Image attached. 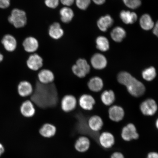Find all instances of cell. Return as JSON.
<instances>
[{
	"mask_svg": "<svg viewBox=\"0 0 158 158\" xmlns=\"http://www.w3.org/2000/svg\"><path fill=\"white\" fill-rule=\"evenodd\" d=\"M33 92L32 85L26 81L20 82L18 86V92L20 96L26 97L32 94Z\"/></svg>",
	"mask_w": 158,
	"mask_h": 158,
	"instance_id": "8fae6325",
	"label": "cell"
},
{
	"mask_svg": "<svg viewBox=\"0 0 158 158\" xmlns=\"http://www.w3.org/2000/svg\"><path fill=\"white\" fill-rule=\"evenodd\" d=\"M101 100L102 102L106 106L111 105L115 100V95L113 91H105L102 94Z\"/></svg>",
	"mask_w": 158,
	"mask_h": 158,
	"instance_id": "4316f807",
	"label": "cell"
},
{
	"mask_svg": "<svg viewBox=\"0 0 158 158\" xmlns=\"http://www.w3.org/2000/svg\"><path fill=\"white\" fill-rule=\"evenodd\" d=\"M27 20L25 12L18 9L13 10L8 18L9 22L16 28L24 27L26 24Z\"/></svg>",
	"mask_w": 158,
	"mask_h": 158,
	"instance_id": "3957f363",
	"label": "cell"
},
{
	"mask_svg": "<svg viewBox=\"0 0 158 158\" xmlns=\"http://www.w3.org/2000/svg\"><path fill=\"white\" fill-rule=\"evenodd\" d=\"M147 158H158V154L155 152H152L148 154Z\"/></svg>",
	"mask_w": 158,
	"mask_h": 158,
	"instance_id": "8d00e7d4",
	"label": "cell"
},
{
	"mask_svg": "<svg viewBox=\"0 0 158 158\" xmlns=\"http://www.w3.org/2000/svg\"><path fill=\"white\" fill-rule=\"evenodd\" d=\"M63 5L67 6H70L74 3V0H60Z\"/></svg>",
	"mask_w": 158,
	"mask_h": 158,
	"instance_id": "e575fe53",
	"label": "cell"
},
{
	"mask_svg": "<svg viewBox=\"0 0 158 158\" xmlns=\"http://www.w3.org/2000/svg\"><path fill=\"white\" fill-rule=\"evenodd\" d=\"M56 128L55 126L50 123H45L39 130V133L43 137L51 138L55 135Z\"/></svg>",
	"mask_w": 158,
	"mask_h": 158,
	"instance_id": "e0dca14e",
	"label": "cell"
},
{
	"mask_svg": "<svg viewBox=\"0 0 158 158\" xmlns=\"http://www.w3.org/2000/svg\"><path fill=\"white\" fill-rule=\"evenodd\" d=\"M28 68L33 71H37L43 65V60L41 57L37 54L31 55L27 61Z\"/></svg>",
	"mask_w": 158,
	"mask_h": 158,
	"instance_id": "ba28073f",
	"label": "cell"
},
{
	"mask_svg": "<svg viewBox=\"0 0 158 158\" xmlns=\"http://www.w3.org/2000/svg\"><path fill=\"white\" fill-rule=\"evenodd\" d=\"M31 99L37 106L42 108L55 106L58 103V96L55 85L37 82Z\"/></svg>",
	"mask_w": 158,
	"mask_h": 158,
	"instance_id": "6da1fadb",
	"label": "cell"
},
{
	"mask_svg": "<svg viewBox=\"0 0 158 158\" xmlns=\"http://www.w3.org/2000/svg\"><path fill=\"white\" fill-rule=\"evenodd\" d=\"M61 20L64 23L70 22L74 17V12L69 8L64 7L61 9L60 10Z\"/></svg>",
	"mask_w": 158,
	"mask_h": 158,
	"instance_id": "83f0119b",
	"label": "cell"
},
{
	"mask_svg": "<svg viewBox=\"0 0 158 158\" xmlns=\"http://www.w3.org/2000/svg\"><path fill=\"white\" fill-rule=\"evenodd\" d=\"M90 66L86 60L80 59L77 60L76 64L73 66L72 70L73 73L80 78H83L89 73Z\"/></svg>",
	"mask_w": 158,
	"mask_h": 158,
	"instance_id": "277c9868",
	"label": "cell"
},
{
	"mask_svg": "<svg viewBox=\"0 0 158 158\" xmlns=\"http://www.w3.org/2000/svg\"><path fill=\"white\" fill-rule=\"evenodd\" d=\"M111 38L117 42H121L126 36V31L122 27H116L110 33Z\"/></svg>",
	"mask_w": 158,
	"mask_h": 158,
	"instance_id": "d4e9b609",
	"label": "cell"
},
{
	"mask_svg": "<svg viewBox=\"0 0 158 158\" xmlns=\"http://www.w3.org/2000/svg\"><path fill=\"white\" fill-rule=\"evenodd\" d=\"M95 103L94 98L90 95H82L79 99V104L81 107L84 110H92Z\"/></svg>",
	"mask_w": 158,
	"mask_h": 158,
	"instance_id": "9a60e30c",
	"label": "cell"
},
{
	"mask_svg": "<svg viewBox=\"0 0 158 158\" xmlns=\"http://www.w3.org/2000/svg\"><path fill=\"white\" fill-rule=\"evenodd\" d=\"M96 47L102 51H107L109 49L110 44L106 37L100 36L98 37L96 40Z\"/></svg>",
	"mask_w": 158,
	"mask_h": 158,
	"instance_id": "f1b7e54d",
	"label": "cell"
},
{
	"mask_svg": "<svg viewBox=\"0 0 158 158\" xmlns=\"http://www.w3.org/2000/svg\"><path fill=\"white\" fill-rule=\"evenodd\" d=\"M140 110L144 115H153L157 111V104L155 100L152 99H149L145 101L141 104Z\"/></svg>",
	"mask_w": 158,
	"mask_h": 158,
	"instance_id": "8992f818",
	"label": "cell"
},
{
	"mask_svg": "<svg viewBox=\"0 0 158 158\" xmlns=\"http://www.w3.org/2000/svg\"><path fill=\"white\" fill-rule=\"evenodd\" d=\"M88 86L91 90L98 92L101 90L103 86L102 79L99 77H95L90 79L88 83Z\"/></svg>",
	"mask_w": 158,
	"mask_h": 158,
	"instance_id": "603a6c76",
	"label": "cell"
},
{
	"mask_svg": "<svg viewBox=\"0 0 158 158\" xmlns=\"http://www.w3.org/2000/svg\"><path fill=\"white\" fill-rule=\"evenodd\" d=\"M153 33L154 35L157 36L158 35V23L155 25L153 30Z\"/></svg>",
	"mask_w": 158,
	"mask_h": 158,
	"instance_id": "f35d334b",
	"label": "cell"
},
{
	"mask_svg": "<svg viewBox=\"0 0 158 158\" xmlns=\"http://www.w3.org/2000/svg\"><path fill=\"white\" fill-rule=\"evenodd\" d=\"M109 116L110 119L114 122L120 121L123 119L124 113L123 109L120 106H112L109 110Z\"/></svg>",
	"mask_w": 158,
	"mask_h": 158,
	"instance_id": "5bb4252c",
	"label": "cell"
},
{
	"mask_svg": "<svg viewBox=\"0 0 158 158\" xmlns=\"http://www.w3.org/2000/svg\"><path fill=\"white\" fill-rule=\"evenodd\" d=\"M124 4L131 9H135L141 5V0H123Z\"/></svg>",
	"mask_w": 158,
	"mask_h": 158,
	"instance_id": "4dcf8cb0",
	"label": "cell"
},
{
	"mask_svg": "<svg viewBox=\"0 0 158 158\" xmlns=\"http://www.w3.org/2000/svg\"><path fill=\"white\" fill-rule=\"evenodd\" d=\"M91 63L94 68L98 70H101L106 68L107 65V60L103 55L98 53L92 57Z\"/></svg>",
	"mask_w": 158,
	"mask_h": 158,
	"instance_id": "30bf717a",
	"label": "cell"
},
{
	"mask_svg": "<svg viewBox=\"0 0 158 158\" xmlns=\"http://www.w3.org/2000/svg\"><path fill=\"white\" fill-rule=\"evenodd\" d=\"M5 149L3 146L0 143V156L4 152Z\"/></svg>",
	"mask_w": 158,
	"mask_h": 158,
	"instance_id": "ab89813d",
	"label": "cell"
},
{
	"mask_svg": "<svg viewBox=\"0 0 158 158\" xmlns=\"http://www.w3.org/2000/svg\"><path fill=\"white\" fill-rule=\"evenodd\" d=\"M156 126L158 128V120H157L156 123Z\"/></svg>",
	"mask_w": 158,
	"mask_h": 158,
	"instance_id": "b9f144b4",
	"label": "cell"
},
{
	"mask_svg": "<svg viewBox=\"0 0 158 158\" xmlns=\"http://www.w3.org/2000/svg\"><path fill=\"white\" fill-rule=\"evenodd\" d=\"M117 79L118 82L125 86L129 93L134 97H139L145 91L144 85L129 73L120 72L118 75Z\"/></svg>",
	"mask_w": 158,
	"mask_h": 158,
	"instance_id": "7a4b0ae2",
	"label": "cell"
},
{
	"mask_svg": "<svg viewBox=\"0 0 158 158\" xmlns=\"http://www.w3.org/2000/svg\"><path fill=\"white\" fill-rule=\"evenodd\" d=\"M139 23L142 28L146 31L149 30L154 27V23L149 15L145 14L142 16Z\"/></svg>",
	"mask_w": 158,
	"mask_h": 158,
	"instance_id": "484cf974",
	"label": "cell"
},
{
	"mask_svg": "<svg viewBox=\"0 0 158 158\" xmlns=\"http://www.w3.org/2000/svg\"><path fill=\"white\" fill-rule=\"evenodd\" d=\"M89 128L94 132H98L101 129L103 126V121L99 116H94L89 119L88 122Z\"/></svg>",
	"mask_w": 158,
	"mask_h": 158,
	"instance_id": "d6986e66",
	"label": "cell"
},
{
	"mask_svg": "<svg viewBox=\"0 0 158 158\" xmlns=\"http://www.w3.org/2000/svg\"><path fill=\"white\" fill-rule=\"evenodd\" d=\"M10 5V0H0V8H7Z\"/></svg>",
	"mask_w": 158,
	"mask_h": 158,
	"instance_id": "836d02e7",
	"label": "cell"
},
{
	"mask_svg": "<svg viewBox=\"0 0 158 158\" xmlns=\"http://www.w3.org/2000/svg\"><path fill=\"white\" fill-rule=\"evenodd\" d=\"M23 46L27 52H33L38 49L39 43L38 41L34 37H29L23 41Z\"/></svg>",
	"mask_w": 158,
	"mask_h": 158,
	"instance_id": "44dd1931",
	"label": "cell"
},
{
	"mask_svg": "<svg viewBox=\"0 0 158 158\" xmlns=\"http://www.w3.org/2000/svg\"><path fill=\"white\" fill-rule=\"evenodd\" d=\"M121 136L124 141H129L133 139H137L139 136L135 126L133 124L130 123L122 129Z\"/></svg>",
	"mask_w": 158,
	"mask_h": 158,
	"instance_id": "5b68a950",
	"label": "cell"
},
{
	"mask_svg": "<svg viewBox=\"0 0 158 158\" xmlns=\"http://www.w3.org/2000/svg\"><path fill=\"white\" fill-rule=\"evenodd\" d=\"M59 0H45V4L47 6L51 8H55L59 5Z\"/></svg>",
	"mask_w": 158,
	"mask_h": 158,
	"instance_id": "d6a6232c",
	"label": "cell"
},
{
	"mask_svg": "<svg viewBox=\"0 0 158 158\" xmlns=\"http://www.w3.org/2000/svg\"><path fill=\"white\" fill-rule=\"evenodd\" d=\"M49 33L52 38L58 39L60 38L64 35V31L61 28L60 24L56 23L51 26L49 29Z\"/></svg>",
	"mask_w": 158,
	"mask_h": 158,
	"instance_id": "cb8c5ba5",
	"label": "cell"
},
{
	"mask_svg": "<svg viewBox=\"0 0 158 158\" xmlns=\"http://www.w3.org/2000/svg\"><path fill=\"white\" fill-rule=\"evenodd\" d=\"M156 75V69L153 67L146 69L142 72V76L144 80L147 81L153 80Z\"/></svg>",
	"mask_w": 158,
	"mask_h": 158,
	"instance_id": "f546056e",
	"label": "cell"
},
{
	"mask_svg": "<svg viewBox=\"0 0 158 158\" xmlns=\"http://www.w3.org/2000/svg\"><path fill=\"white\" fill-rule=\"evenodd\" d=\"M2 43L6 50L9 52L14 51L16 48L17 41L13 35H5L2 39Z\"/></svg>",
	"mask_w": 158,
	"mask_h": 158,
	"instance_id": "2e32d148",
	"label": "cell"
},
{
	"mask_svg": "<svg viewBox=\"0 0 158 158\" xmlns=\"http://www.w3.org/2000/svg\"><path fill=\"white\" fill-rule=\"evenodd\" d=\"M114 138L111 133L105 132L101 134L99 137V142L102 147L106 149H109L114 143Z\"/></svg>",
	"mask_w": 158,
	"mask_h": 158,
	"instance_id": "4fadbf2b",
	"label": "cell"
},
{
	"mask_svg": "<svg viewBox=\"0 0 158 158\" xmlns=\"http://www.w3.org/2000/svg\"><path fill=\"white\" fill-rule=\"evenodd\" d=\"M76 98L72 95H66L63 98L61 101V108L63 111L69 112L72 111L77 106Z\"/></svg>",
	"mask_w": 158,
	"mask_h": 158,
	"instance_id": "52a82bcc",
	"label": "cell"
},
{
	"mask_svg": "<svg viewBox=\"0 0 158 158\" xmlns=\"http://www.w3.org/2000/svg\"><path fill=\"white\" fill-rule=\"evenodd\" d=\"M20 112L25 117H32L35 115V110L32 102L30 100L25 101L21 104Z\"/></svg>",
	"mask_w": 158,
	"mask_h": 158,
	"instance_id": "9c48e42d",
	"label": "cell"
},
{
	"mask_svg": "<svg viewBox=\"0 0 158 158\" xmlns=\"http://www.w3.org/2000/svg\"><path fill=\"white\" fill-rule=\"evenodd\" d=\"M3 55H2L1 52H0V62H2V61L3 60Z\"/></svg>",
	"mask_w": 158,
	"mask_h": 158,
	"instance_id": "60d3db41",
	"label": "cell"
},
{
	"mask_svg": "<svg viewBox=\"0 0 158 158\" xmlns=\"http://www.w3.org/2000/svg\"><path fill=\"white\" fill-rule=\"evenodd\" d=\"M77 6L81 10H85L90 3V0H76Z\"/></svg>",
	"mask_w": 158,
	"mask_h": 158,
	"instance_id": "1f68e13d",
	"label": "cell"
},
{
	"mask_svg": "<svg viewBox=\"0 0 158 158\" xmlns=\"http://www.w3.org/2000/svg\"><path fill=\"white\" fill-rule=\"evenodd\" d=\"M113 23L114 20L111 16L107 15L100 18L98 20L97 24L101 31H106L113 25Z\"/></svg>",
	"mask_w": 158,
	"mask_h": 158,
	"instance_id": "ffe728a7",
	"label": "cell"
},
{
	"mask_svg": "<svg viewBox=\"0 0 158 158\" xmlns=\"http://www.w3.org/2000/svg\"><path fill=\"white\" fill-rule=\"evenodd\" d=\"M39 82L43 84L52 83L55 79L54 75L52 72L47 69H43L39 73Z\"/></svg>",
	"mask_w": 158,
	"mask_h": 158,
	"instance_id": "7c38bea8",
	"label": "cell"
},
{
	"mask_svg": "<svg viewBox=\"0 0 158 158\" xmlns=\"http://www.w3.org/2000/svg\"><path fill=\"white\" fill-rule=\"evenodd\" d=\"M94 2L98 5L103 4L106 1V0H93Z\"/></svg>",
	"mask_w": 158,
	"mask_h": 158,
	"instance_id": "74e56055",
	"label": "cell"
},
{
	"mask_svg": "<svg viewBox=\"0 0 158 158\" xmlns=\"http://www.w3.org/2000/svg\"><path fill=\"white\" fill-rule=\"evenodd\" d=\"M111 158H124L123 154L118 152L114 153L111 156Z\"/></svg>",
	"mask_w": 158,
	"mask_h": 158,
	"instance_id": "d590c367",
	"label": "cell"
},
{
	"mask_svg": "<svg viewBox=\"0 0 158 158\" xmlns=\"http://www.w3.org/2000/svg\"><path fill=\"white\" fill-rule=\"evenodd\" d=\"M90 146V140L87 137L84 136L79 138L75 144V149L80 152H85L87 151Z\"/></svg>",
	"mask_w": 158,
	"mask_h": 158,
	"instance_id": "ac0fdd59",
	"label": "cell"
},
{
	"mask_svg": "<svg viewBox=\"0 0 158 158\" xmlns=\"http://www.w3.org/2000/svg\"><path fill=\"white\" fill-rule=\"evenodd\" d=\"M120 18L126 24H133L137 20V15L135 13L129 11H122L120 13Z\"/></svg>",
	"mask_w": 158,
	"mask_h": 158,
	"instance_id": "7402d4cb",
	"label": "cell"
}]
</instances>
